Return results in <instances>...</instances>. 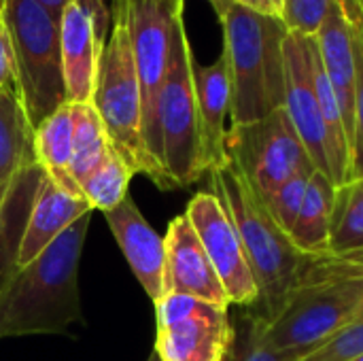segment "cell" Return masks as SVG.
<instances>
[{"instance_id":"4dcf8cb0","label":"cell","mask_w":363,"mask_h":361,"mask_svg":"<svg viewBox=\"0 0 363 361\" xmlns=\"http://www.w3.org/2000/svg\"><path fill=\"white\" fill-rule=\"evenodd\" d=\"M363 355V319L349 323L321 349L302 361H351Z\"/></svg>"},{"instance_id":"9a60e30c","label":"cell","mask_w":363,"mask_h":361,"mask_svg":"<svg viewBox=\"0 0 363 361\" xmlns=\"http://www.w3.org/2000/svg\"><path fill=\"white\" fill-rule=\"evenodd\" d=\"M104 219L123 251L136 281L155 304L164 296V266H166V243L140 215L130 194L104 213Z\"/></svg>"},{"instance_id":"1f68e13d","label":"cell","mask_w":363,"mask_h":361,"mask_svg":"<svg viewBox=\"0 0 363 361\" xmlns=\"http://www.w3.org/2000/svg\"><path fill=\"white\" fill-rule=\"evenodd\" d=\"M0 91H15V64L9 34L0 21Z\"/></svg>"},{"instance_id":"7402d4cb","label":"cell","mask_w":363,"mask_h":361,"mask_svg":"<svg viewBox=\"0 0 363 361\" xmlns=\"http://www.w3.org/2000/svg\"><path fill=\"white\" fill-rule=\"evenodd\" d=\"M74 147V113L72 104H62L34 130V153L49 179H53L64 191L81 196L79 185L70 177Z\"/></svg>"},{"instance_id":"d590c367","label":"cell","mask_w":363,"mask_h":361,"mask_svg":"<svg viewBox=\"0 0 363 361\" xmlns=\"http://www.w3.org/2000/svg\"><path fill=\"white\" fill-rule=\"evenodd\" d=\"M164 4H168L170 9H174V11H183V6H185V0H162Z\"/></svg>"},{"instance_id":"9c48e42d","label":"cell","mask_w":363,"mask_h":361,"mask_svg":"<svg viewBox=\"0 0 363 361\" xmlns=\"http://www.w3.org/2000/svg\"><path fill=\"white\" fill-rule=\"evenodd\" d=\"M111 15L123 19L130 32L143 91V145L153 170L151 181L157 185L160 179L149 157V147L153 138L157 98L170 66L174 28L177 21L183 19V11H174L162 0H111Z\"/></svg>"},{"instance_id":"d4e9b609","label":"cell","mask_w":363,"mask_h":361,"mask_svg":"<svg viewBox=\"0 0 363 361\" xmlns=\"http://www.w3.org/2000/svg\"><path fill=\"white\" fill-rule=\"evenodd\" d=\"M74 113V147L70 177L79 185L111 149L104 126L91 104H72Z\"/></svg>"},{"instance_id":"3957f363","label":"cell","mask_w":363,"mask_h":361,"mask_svg":"<svg viewBox=\"0 0 363 361\" xmlns=\"http://www.w3.org/2000/svg\"><path fill=\"white\" fill-rule=\"evenodd\" d=\"M223 55L232 81L230 126L257 121L285 102V38L279 15L234 4L221 19Z\"/></svg>"},{"instance_id":"6da1fadb","label":"cell","mask_w":363,"mask_h":361,"mask_svg":"<svg viewBox=\"0 0 363 361\" xmlns=\"http://www.w3.org/2000/svg\"><path fill=\"white\" fill-rule=\"evenodd\" d=\"M89 215L74 221L30 266L15 270L0 289V338L64 334L83 321L79 262Z\"/></svg>"},{"instance_id":"30bf717a","label":"cell","mask_w":363,"mask_h":361,"mask_svg":"<svg viewBox=\"0 0 363 361\" xmlns=\"http://www.w3.org/2000/svg\"><path fill=\"white\" fill-rule=\"evenodd\" d=\"M155 355L162 361H223L232 321L225 306L166 294L155 302Z\"/></svg>"},{"instance_id":"603a6c76","label":"cell","mask_w":363,"mask_h":361,"mask_svg":"<svg viewBox=\"0 0 363 361\" xmlns=\"http://www.w3.org/2000/svg\"><path fill=\"white\" fill-rule=\"evenodd\" d=\"M363 253V177L351 179L336 187L332 228H330V257L347 260Z\"/></svg>"},{"instance_id":"83f0119b","label":"cell","mask_w":363,"mask_h":361,"mask_svg":"<svg viewBox=\"0 0 363 361\" xmlns=\"http://www.w3.org/2000/svg\"><path fill=\"white\" fill-rule=\"evenodd\" d=\"M311 174L294 177V179L285 181L283 185H279L270 196L264 198V202H266L272 219L277 221V226L287 236H289V230L294 228V223L298 219V213L302 209V202H304V196H306V187H308Z\"/></svg>"},{"instance_id":"ac0fdd59","label":"cell","mask_w":363,"mask_h":361,"mask_svg":"<svg viewBox=\"0 0 363 361\" xmlns=\"http://www.w3.org/2000/svg\"><path fill=\"white\" fill-rule=\"evenodd\" d=\"M317 49L321 55V64L325 74L338 96L342 117L353 143V117H355V57H353V43L349 21L338 0H334L332 9L328 11L323 23L319 26L317 34Z\"/></svg>"},{"instance_id":"e0dca14e","label":"cell","mask_w":363,"mask_h":361,"mask_svg":"<svg viewBox=\"0 0 363 361\" xmlns=\"http://www.w3.org/2000/svg\"><path fill=\"white\" fill-rule=\"evenodd\" d=\"M91 211L94 209L85 198L64 191L53 179L45 174L19 245L17 270L30 266L55 238H60L74 221H79L83 215H89Z\"/></svg>"},{"instance_id":"8992f818","label":"cell","mask_w":363,"mask_h":361,"mask_svg":"<svg viewBox=\"0 0 363 361\" xmlns=\"http://www.w3.org/2000/svg\"><path fill=\"white\" fill-rule=\"evenodd\" d=\"M91 106L104 126L111 147L123 157L130 170L151 179L153 170L143 145L140 79L128 26L119 17H113L108 38L100 53Z\"/></svg>"},{"instance_id":"ffe728a7","label":"cell","mask_w":363,"mask_h":361,"mask_svg":"<svg viewBox=\"0 0 363 361\" xmlns=\"http://www.w3.org/2000/svg\"><path fill=\"white\" fill-rule=\"evenodd\" d=\"M336 185L334 181L315 170L308 179L306 196L294 228L289 230V240L308 260L330 257V228L334 211Z\"/></svg>"},{"instance_id":"ba28073f","label":"cell","mask_w":363,"mask_h":361,"mask_svg":"<svg viewBox=\"0 0 363 361\" xmlns=\"http://www.w3.org/2000/svg\"><path fill=\"white\" fill-rule=\"evenodd\" d=\"M225 151L262 200L285 181L317 170L285 106L257 121L230 126Z\"/></svg>"},{"instance_id":"44dd1931","label":"cell","mask_w":363,"mask_h":361,"mask_svg":"<svg viewBox=\"0 0 363 361\" xmlns=\"http://www.w3.org/2000/svg\"><path fill=\"white\" fill-rule=\"evenodd\" d=\"M36 164L34 128L17 98V91H0V202L15 179Z\"/></svg>"},{"instance_id":"2e32d148","label":"cell","mask_w":363,"mask_h":361,"mask_svg":"<svg viewBox=\"0 0 363 361\" xmlns=\"http://www.w3.org/2000/svg\"><path fill=\"white\" fill-rule=\"evenodd\" d=\"M194 72V91L198 106V123H200V145H202V162L206 174L228 162L225 138H228V117L232 113V81L228 60L221 55L202 66L191 64Z\"/></svg>"},{"instance_id":"f546056e","label":"cell","mask_w":363,"mask_h":361,"mask_svg":"<svg viewBox=\"0 0 363 361\" xmlns=\"http://www.w3.org/2000/svg\"><path fill=\"white\" fill-rule=\"evenodd\" d=\"M334 0H281V19L289 32L315 36Z\"/></svg>"},{"instance_id":"cb8c5ba5","label":"cell","mask_w":363,"mask_h":361,"mask_svg":"<svg viewBox=\"0 0 363 361\" xmlns=\"http://www.w3.org/2000/svg\"><path fill=\"white\" fill-rule=\"evenodd\" d=\"M132 177L134 172L130 170V166L111 147L106 155L100 160V164L79 183V189L91 209L106 213L119 206V202L128 196Z\"/></svg>"},{"instance_id":"8d00e7d4","label":"cell","mask_w":363,"mask_h":361,"mask_svg":"<svg viewBox=\"0 0 363 361\" xmlns=\"http://www.w3.org/2000/svg\"><path fill=\"white\" fill-rule=\"evenodd\" d=\"M147 361H162L160 360V357H157V355H155V351H153V353H151V355H149V360Z\"/></svg>"},{"instance_id":"8fae6325","label":"cell","mask_w":363,"mask_h":361,"mask_svg":"<svg viewBox=\"0 0 363 361\" xmlns=\"http://www.w3.org/2000/svg\"><path fill=\"white\" fill-rule=\"evenodd\" d=\"M234 306H255L259 289L245 247L223 202L213 191L196 194L185 211Z\"/></svg>"},{"instance_id":"484cf974","label":"cell","mask_w":363,"mask_h":361,"mask_svg":"<svg viewBox=\"0 0 363 361\" xmlns=\"http://www.w3.org/2000/svg\"><path fill=\"white\" fill-rule=\"evenodd\" d=\"M223 361H289L268 336V319L253 306H240L232 321V340Z\"/></svg>"},{"instance_id":"d6986e66","label":"cell","mask_w":363,"mask_h":361,"mask_svg":"<svg viewBox=\"0 0 363 361\" xmlns=\"http://www.w3.org/2000/svg\"><path fill=\"white\" fill-rule=\"evenodd\" d=\"M45 174L47 172L38 162L28 166L15 179L6 198L0 202V289L17 270L19 245Z\"/></svg>"},{"instance_id":"d6a6232c","label":"cell","mask_w":363,"mask_h":361,"mask_svg":"<svg viewBox=\"0 0 363 361\" xmlns=\"http://www.w3.org/2000/svg\"><path fill=\"white\" fill-rule=\"evenodd\" d=\"M234 4H240V6L251 9L255 13L281 17V0H234Z\"/></svg>"},{"instance_id":"277c9868","label":"cell","mask_w":363,"mask_h":361,"mask_svg":"<svg viewBox=\"0 0 363 361\" xmlns=\"http://www.w3.org/2000/svg\"><path fill=\"white\" fill-rule=\"evenodd\" d=\"M194 51L185 21L179 19L172 38V53L166 81L162 85L149 157L157 170V187L179 189L206 174L200 145V123L194 91Z\"/></svg>"},{"instance_id":"e575fe53","label":"cell","mask_w":363,"mask_h":361,"mask_svg":"<svg viewBox=\"0 0 363 361\" xmlns=\"http://www.w3.org/2000/svg\"><path fill=\"white\" fill-rule=\"evenodd\" d=\"M213 9H215V13H217V17L221 19L232 6H234V0H206Z\"/></svg>"},{"instance_id":"7a4b0ae2","label":"cell","mask_w":363,"mask_h":361,"mask_svg":"<svg viewBox=\"0 0 363 361\" xmlns=\"http://www.w3.org/2000/svg\"><path fill=\"white\" fill-rule=\"evenodd\" d=\"M208 177L213 194L223 202L234 221L251 264L259 289L255 306H259L257 311L272 321L300 287L302 268L308 257H304L277 226L266 202L230 157L223 166L211 170Z\"/></svg>"},{"instance_id":"52a82bcc","label":"cell","mask_w":363,"mask_h":361,"mask_svg":"<svg viewBox=\"0 0 363 361\" xmlns=\"http://www.w3.org/2000/svg\"><path fill=\"white\" fill-rule=\"evenodd\" d=\"M357 304V291L345 281L304 283L268 321L270 343L285 360H306L355 321Z\"/></svg>"},{"instance_id":"5bb4252c","label":"cell","mask_w":363,"mask_h":361,"mask_svg":"<svg viewBox=\"0 0 363 361\" xmlns=\"http://www.w3.org/2000/svg\"><path fill=\"white\" fill-rule=\"evenodd\" d=\"M164 243V296L181 294L230 309L225 289L185 213L170 221Z\"/></svg>"},{"instance_id":"5b68a950","label":"cell","mask_w":363,"mask_h":361,"mask_svg":"<svg viewBox=\"0 0 363 361\" xmlns=\"http://www.w3.org/2000/svg\"><path fill=\"white\" fill-rule=\"evenodd\" d=\"M0 21L9 34L15 91L30 126L36 130L66 104L62 70L60 17L32 0H0Z\"/></svg>"},{"instance_id":"f1b7e54d","label":"cell","mask_w":363,"mask_h":361,"mask_svg":"<svg viewBox=\"0 0 363 361\" xmlns=\"http://www.w3.org/2000/svg\"><path fill=\"white\" fill-rule=\"evenodd\" d=\"M319 281H345L349 283L357 296H359V304H357V315L355 321L363 319V268H353V266H345L338 264L330 257L325 260H306L304 268H302V277H300V285L304 283H319Z\"/></svg>"},{"instance_id":"7c38bea8","label":"cell","mask_w":363,"mask_h":361,"mask_svg":"<svg viewBox=\"0 0 363 361\" xmlns=\"http://www.w3.org/2000/svg\"><path fill=\"white\" fill-rule=\"evenodd\" d=\"M111 23V9L104 0H74L62 11L60 47L66 100L70 104H91L98 62Z\"/></svg>"},{"instance_id":"4fadbf2b","label":"cell","mask_w":363,"mask_h":361,"mask_svg":"<svg viewBox=\"0 0 363 361\" xmlns=\"http://www.w3.org/2000/svg\"><path fill=\"white\" fill-rule=\"evenodd\" d=\"M313 36L289 32L285 38V111L315 168L330 177L328 132L313 83ZM332 179V177H330Z\"/></svg>"},{"instance_id":"836d02e7","label":"cell","mask_w":363,"mask_h":361,"mask_svg":"<svg viewBox=\"0 0 363 361\" xmlns=\"http://www.w3.org/2000/svg\"><path fill=\"white\" fill-rule=\"evenodd\" d=\"M32 2H36L38 6H43V9H47L51 15H55V17H62V11L70 4V2H74V0H32Z\"/></svg>"},{"instance_id":"74e56055","label":"cell","mask_w":363,"mask_h":361,"mask_svg":"<svg viewBox=\"0 0 363 361\" xmlns=\"http://www.w3.org/2000/svg\"><path fill=\"white\" fill-rule=\"evenodd\" d=\"M351 361H363V355L362 357H357V360H351Z\"/></svg>"},{"instance_id":"4316f807","label":"cell","mask_w":363,"mask_h":361,"mask_svg":"<svg viewBox=\"0 0 363 361\" xmlns=\"http://www.w3.org/2000/svg\"><path fill=\"white\" fill-rule=\"evenodd\" d=\"M351 30L353 57H355V117L351 143V179L363 177V0H338Z\"/></svg>"}]
</instances>
